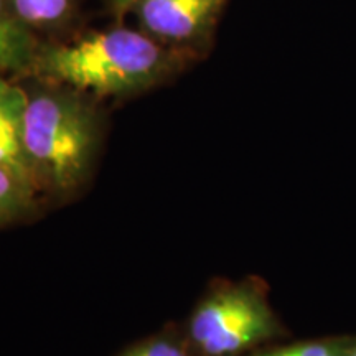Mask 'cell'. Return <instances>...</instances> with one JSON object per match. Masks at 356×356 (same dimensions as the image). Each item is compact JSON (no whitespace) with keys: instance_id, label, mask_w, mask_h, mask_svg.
Listing matches in <instances>:
<instances>
[{"instance_id":"obj_7","label":"cell","mask_w":356,"mask_h":356,"mask_svg":"<svg viewBox=\"0 0 356 356\" xmlns=\"http://www.w3.org/2000/svg\"><path fill=\"white\" fill-rule=\"evenodd\" d=\"M37 185L10 168L0 167V225L20 216L33 202Z\"/></svg>"},{"instance_id":"obj_4","label":"cell","mask_w":356,"mask_h":356,"mask_svg":"<svg viewBox=\"0 0 356 356\" xmlns=\"http://www.w3.org/2000/svg\"><path fill=\"white\" fill-rule=\"evenodd\" d=\"M228 0H137L142 29L163 42H193L213 29Z\"/></svg>"},{"instance_id":"obj_2","label":"cell","mask_w":356,"mask_h":356,"mask_svg":"<svg viewBox=\"0 0 356 356\" xmlns=\"http://www.w3.org/2000/svg\"><path fill=\"white\" fill-rule=\"evenodd\" d=\"M24 149L35 181L71 190L86 175L96 144L88 106L68 92H26Z\"/></svg>"},{"instance_id":"obj_1","label":"cell","mask_w":356,"mask_h":356,"mask_svg":"<svg viewBox=\"0 0 356 356\" xmlns=\"http://www.w3.org/2000/svg\"><path fill=\"white\" fill-rule=\"evenodd\" d=\"M170 66L168 51L150 35L113 29L38 48L30 73L78 91L118 96L154 86Z\"/></svg>"},{"instance_id":"obj_6","label":"cell","mask_w":356,"mask_h":356,"mask_svg":"<svg viewBox=\"0 0 356 356\" xmlns=\"http://www.w3.org/2000/svg\"><path fill=\"white\" fill-rule=\"evenodd\" d=\"M37 50L32 29L15 15L10 0H0V70L30 73Z\"/></svg>"},{"instance_id":"obj_12","label":"cell","mask_w":356,"mask_h":356,"mask_svg":"<svg viewBox=\"0 0 356 356\" xmlns=\"http://www.w3.org/2000/svg\"><path fill=\"white\" fill-rule=\"evenodd\" d=\"M346 356H356V346H353V348H348V351H346Z\"/></svg>"},{"instance_id":"obj_9","label":"cell","mask_w":356,"mask_h":356,"mask_svg":"<svg viewBox=\"0 0 356 356\" xmlns=\"http://www.w3.org/2000/svg\"><path fill=\"white\" fill-rule=\"evenodd\" d=\"M343 345L328 343V341H315V343H300L279 348L273 351H262L254 356H346Z\"/></svg>"},{"instance_id":"obj_3","label":"cell","mask_w":356,"mask_h":356,"mask_svg":"<svg viewBox=\"0 0 356 356\" xmlns=\"http://www.w3.org/2000/svg\"><path fill=\"white\" fill-rule=\"evenodd\" d=\"M275 322L259 293L249 287L216 292L195 312L190 335L207 356H231L267 340Z\"/></svg>"},{"instance_id":"obj_5","label":"cell","mask_w":356,"mask_h":356,"mask_svg":"<svg viewBox=\"0 0 356 356\" xmlns=\"http://www.w3.org/2000/svg\"><path fill=\"white\" fill-rule=\"evenodd\" d=\"M26 97L24 88L0 78V167L10 168L37 185L24 149Z\"/></svg>"},{"instance_id":"obj_11","label":"cell","mask_w":356,"mask_h":356,"mask_svg":"<svg viewBox=\"0 0 356 356\" xmlns=\"http://www.w3.org/2000/svg\"><path fill=\"white\" fill-rule=\"evenodd\" d=\"M136 2L137 0H111V3H113V7L118 12H124L127 10V8H132Z\"/></svg>"},{"instance_id":"obj_10","label":"cell","mask_w":356,"mask_h":356,"mask_svg":"<svg viewBox=\"0 0 356 356\" xmlns=\"http://www.w3.org/2000/svg\"><path fill=\"white\" fill-rule=\"evenodd\" d=\"M122 356H188L185 348L170 340H150L136 348L129 350Z\"/></svg>"},{"instance_id":"obj_8","label":"cell","mask_w":356,"mask_h":356,"mask_svg":"<svg viewBox=\"0 0 356 356\" xmlns=\"http://www.w3.org/2000/svg\"><path fill=\"white\" fill-rule=\"evenodd\" d=\"M13 12L29 29L55 25L68 15L71 0H10Z\"/></svg>"}]
</instances>
